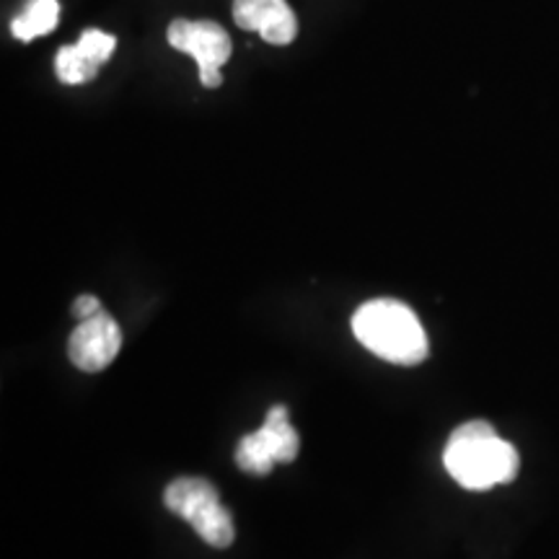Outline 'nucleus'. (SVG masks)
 <instances>
[{"mask_svg":"<svg viewBox=\"0 0 559 559\" xmlns=\"http://www.w3.org/2000/svg\"><path fill=\"white\" fill-rule=\"evenodd\" d=\"M353 332L362 347L394 366H419L428 358V334L402 300L376 298L362 304L353 317Z\"/></svg>","mask_w":559,"mask_h":559,"instance_id":"2","label":"nucleus"},{"mask_svg":"<svg viewBox=\"0 0 559 559\" xmlns=\"http://www.w3.org/2000/svg\"><path fill=\"white\" fill-rule=\"evenodd\" d=\"M117 50V39L102 29H86L81 34L79 45H66L58 50L55 70L58 79L68 86H81L96 79L99 68Z\"/></svg>","mask_w":559,"mask_h":559,"instance_id":"7","label":"nucleus"},{"mask_svg":"<svg viewBox=\"0 0 559 559\" xmlns=\"http://www.w3.org/2000/svg\"><path fill=\"white\" fill-rule=\"evenodd\" d=\"M169 45L187 52L200 68V81L205 88H218L223 83L221 68L230 58V37L215 21L177 19L169 26Z\"/></svg>","mask_w":559,"mask_h":559,"instance_id":"5","label":"nucleus"},{"mask_svg":"<svg viewBox=\"0 0 559 559\" xmlns=\"http://www.w3.org/2000/svg\"><path fill=\"white\" fill-rule=\"evenodd\" d=\"M122 347L120 324L109 317L107 311H99L96 317L83 319L75 326L68 340V355L75 368L86 373H99L115 362Z\"/></svg>","mask_w":559,"mask_h":559,"instance_id":"6","label":"nucleus"},{"mask_svg":"<svg viewBox=\"0 0 559 559\" xmlns=\"http://www.w3.org/2000/svg\"><path fill=\"white\" fill-rule=\"evenodd\" d=\"M300 438L293 430L288 419V407L275 404L264 417V425L260 430L249 432L239 440V449H236V464L247 474H264L272 472L275 464H288L298 456Z\"/></svg>","mask_w":559,"mask_h":559,"instance_id":"4","label":"nucleus"},{"mask_svg":"<svg viewBox=\"0 0 559 559\" xmlns=\"http://www.w3.org/2000/svg\"><path fill=\"white\" fill-rule=\"evenodd\" d=\"M445 472L464 489H481L508 485L521 469L519 451L485 419H472L451 432L443 451Z\"/></svg>","mask_w":559,"mask_h":559,"instance_id":"1","label":"nucleus"},{"mask_svg":"<svg viewBox=\"0 0 559 559\" xmlns=\"http://www.w3.org/2000/svg\"><path fill=\"white\" fill-rule=\"evenodd\" d=\"M234 21L275 47L290 45L298 34V19L285 0H234Z\"/></svg>","mask_w":559,"mask_h":559,"instance_id":"8","label":"nucleus"},{"mask_svg":"<svg viewBox=\"0 0 559 559\" xmlns=\"http://www.w3.org/2000/svg\"><path fill=\"white\" fill-rule=\"evenodd\" d=\"M58 19H60L58 0H32V3L24 9V13H19V16L13 19L11 32L13 37L21 41H32L58 29Z\"/></svg>","mask_w":559,"mask_h":559,"instance_id":"9","label":"nucleus"},{"mask_svg":"<svg viewBox=\"0 0 559 559\" xmlns=\"http://www.w3.org/2000/svg\"><path fill=\"white\" fill-rule=\"evenodd\" d=\"M166 508L174 515L185 519L202 542L215 549H226L234 544V519L218 498V489L202 477L174 479L164 492Z\"/></svg>","mask_w":559,"mask_h":559,"instance_id":"3","label":"nucleus"},{"mask_svg":"<svg viewBox=\"0 0 559 559\" xmlns=\"http://www.w3.org/2000/svg\"><path fill=\"white\" fill-rule=\"evenodd\" d=\"M99 311H102V304H99V298H96V296H79V300L73 304V313L81 321L96 317Z\"/></svg>","mask_w":559,"mask_h":559,"instance_id":"10","label":"nucleus"}]
</instances>
